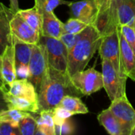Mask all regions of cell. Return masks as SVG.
I'll return each mask as SVG.
<instances>
[{
    "instance_id": "obj_17",
    "label": "cell",
    "mask_w": 135,
    "mask_h": 135,
    "mask_svg": "<svg viewBox=\"0 0 135 135\" xmlns=\"http://www.w3.org/2000/svg\"><path fill=\"white\" fill-rule=\"evenodd\" d=\"M2 99L6 104L7 108H15L30 113H39L40 108L38 103L29 101L25 98L11 95L8 90L2 93Z\"/></svg>"
},
{
    "instance_id": "obj_30",
    "label": "cell",
    "mask_w": 135,
    "mask_h": 135,
    "mask_svg": "<svg viewBox=\"0 0 135 135\" xmlns=\"http://www.w3.org/2000/svg\"><path fill=\"white\" fill-rule=\"evenodd\" d=\"M55 135L72 134L74 132V126L69 119H66L62 124L55 125Z\"/></svg>"
},
{
    "instance_id": "obj_31",
    "label": "cell",
    "mask_w": 135,
    "mask_h": 135,
    "mask_svg": "<svg viewBox=\"0 0 135 135\" xmlns=\"http://www.w3.org/2000/svg\"><path fill=\"white\" fill-rule=\"evenodd\" d=\"M0 135H21L19 127H15L9 123H0Z\"/></svg>"
},
{
    "instance_id": "obj_4",
    "label": "cell",
    "mask_w": 135,
    "mask_h": 135,
    "mask_svg": "<svg viewBox=\"0 0 135 135\" xmlns=\"http://www.w3.org/2000/svg\"><path fill=\"white\" fill-rule=\"evenodd\" d=\"M39 43L45 48L48 66L59 71L67 73L69 51L64 44L58 38L42 35Z\"/></svg>"
},
{
    "instance_id": "obj_2",
    "label": "cell",
    "mask_w": 135,
    "mask_h": 135,
    "mask_svg": "<svg viewBox=\"0 0 135 135\" xmlns=\"http://www.w3.org/2000/svg\"><path fill=\"white\" fill-rule=\"evenodd\" d=\"M103 36L93 25H89L82 32L68 54L67 74L70 76L82 71L99 50Z\"/></svg>"
},
{
    "instance_id": "obj_32",
    "label": "cell",
    "mask_w": 135,
    "mask_h": 135,
    "mask_svg": "<svg viewBox=\"0 0 135 135\" xmlns=\"http://www.w3.org/2000/svg\"><path fill=\"white\" fill-rule=\"evenodd\" d=\"M70 2L65 0H45L44 9V11L47 12H54L55 9L60 5H69Z\"/></svg>"
},
{
    "instance_id": "obj_40",
    "label": "cell",
    "mask_w": 135,
    "mask_h": 135,
    "mask_svg": "<svg viewBox=\"0 0 135 135\" xmlns=\"http://www.w3.org/2000/svg\"><path fill=\"white\" fill-rule=\"evenodd\" d=\"M0 111H1V110H0Z\"/></svg>"
},
{
    "instance_id": "obj_19",
    "label": "cell",
    "mask_w": 135,
    "mask_h": 135,
    "mask_svg": "<svg viewBox=\"0 0 135 135\" xmlns=\"http://www.w3.org/2000/svg\"><path fill=\"white\" fill-rule=\"evenodd\" d=\"M119 25L132 26L135 18V0H117Z\"/></svg>"
},
{
    "instance_id": "obj_8",
    "label": "cell",
    "mask_w": 135,
    "mask_h": 135,
    "mask_svg": "<svg viewBox=\"0 0 135 135\" xmlns=\"http://www.w3.org/2000/svg\"><path fill=\"white\" fill-rule=\"evenodd\" d=\"M109 109L119 120L123 134L131 135L135 126V109L129 101L127 95L120 97L113 101Z\"/></svg>"
},
{
    "instance_id": "obj_34",
    "label": "cell",
    "mask_w": 135,
    "mask_h": 135,
    "mask_svg": "<svg viewBox=\"0 0 135 135\" xmlns=\"http://www.w3.org/2000/svg\"><path fill=\"white\" fill-rule=\"evenodd\" d=\"M9 9L13 13H16L20 9L18 0H9Z\"/></svg>"
},
{
    "instance_id": "obj_22",
    "label": "cell",
    "mask_w": 135,
    "mask_h": 135,
    "mask_svg": "<svg viewBox=\"0 0 135 135\" xmlns=\"http://www.w3.org/2000/svg\"><path fill=\"white\" fill-rule=\"evenodd\" d=\"M59 106L63 107L66 110L74 113L75 115L78 114H87L89 109L86 105L82 102L81 97L67 95L65 96L61 100Z\"/></svg>"
},
{
    "instance_id": "obj_27",
    "label": "cell",
    "mask_w": 135,
    "mask_h": 135,
    "mask_svg": "<svg viewBox=\"0 0 135 135\" xmlns=\"http://www.w3.org/2000/svg\"><path fill=\"white\" fill-rule=\"evenodd\" d=\"M53 119L55 122V125L62 124L66 119H70L73 115H75L74 113L66 110L62 106H57L53 110Z\"/></svg>"
},
{
    "instance_id": "obj_12",
    "label": "cell",
    "mask_w": 135,
    "mask_h": 135,
    "mask_svg": "<svg viewBox=\"0 0 135 135\" xmlns=\"http://www.w3.org/2000/svg\"><path fill=\"white\" fill-rule=\"evenodd\" d=\"M0 70L4 82L6 85L17 79L13 46H8L0 55Z\"/></svg>"
},
{
    "instance_id": "obj_28",
    "label": "cell",
    "mask_w": 135,
    "mask_h": 135,
    "mask_svg": "<svg viewBox=\"0 0 135 135\" xmlns=\"http://www.w3.org/2000/svg\"><path fill=\"white\" fill-rule=\"evenodd\" d=\"M119 29L126 41L135 54V31L134 28L129 25H123L119 26Z\"/></svg>"
},
{
    "instance_id": "obj_29",
    "label": "cell",
    "mask_w": 135,
    "mask_h": 135,
    "mask_svg": "<svg viewBox=\"0 0 135 135\" xmlns=\"http://www.w3.org/2000/svg\"><path fill=\"white\" fill-rule=\"evenodd\" d=\"M81 35V32L79 34H71V33H65L64 32L61 35V36L59 37V40L66 47L68 51H70L75 46V44L78 41Z\"/></svg>"
},
{
    "instance_id": "obj_9",
    "label": "cell",
    "mask_w": 135,
    "mask_h": 135,
    "mask_svg": "<svg viewBox=\"0 0 135 135\" xmlns=\"http://www.w3.org/2000/svg\"><path fill=\"white\" fill-rule=\"evenodd\" d=\"M29 78L28 81L34 85L38 92L44 75L48 67L47 54L43 44L38 43L32 47V52L28 63Z\"/></svg>"
},
{
    "instance_id": "obj_16",
    "label": "cell",
    "mask_w": 135,
    "mask_h": 135,
    "mask_svg": "<svg viewBox=\"0 0 135 135\" xmlns=\"http://www.w3.org/2000/svg\"><path fill=\"white\" fill-rule=\"evenodd\" d=\"M13 14L11 9L7 7L0 11V55L8 46L13 44L10 29V18Z\"/></svg>"
},
{
    "instance_id": "obj_35",
    "label": "cell",
    "mask_w": 135,
    "mask_h": 135,
    "mask_svg": "<svg viewBox=\"0 0 135 135\" xmlns=\"http://www.w3.org/2000/svg\"><path fill=\"white\" fill-rule=\"evenodd\" d=\"M44 4H45V0H35V5L34 6H36L39 12L41 13L44 9Z\"/></svg>"
},
{
    "instance_id": "obj_7",
    "label": "cell",
    "mask_w": 135,
    "mask_h": 135,
    "mask_svg": "<svg viewBox=\"0 0 135 135\" xmlns=\"http://www.w3.org/2000/svg\"><path fill=\"white\" fill-rule=\"evenodd\" d=\"M70 78L74 86L84 97L90 96L104 88L103 74L97 70L95 66L78 72Z\"/></svg>"
},
{
    "instance_id": "obj_33",
    "label": "cell",
    "mask_w": 135,
    "mask_h": 135,
    "mask_svg": "<svg viewBox=\"0 0 135 135\" xmlns=\"http://www.w3.org/2000/svg\"><path fill=\"white\" fill-rule=\"evenodd\" d=\"M17 79H28L29 78V67L28 66L21 65L16 67Z\"/></svg>"
},
{
    "instance_id": "obj_10",
    "label": "cell",
    "mask_w": 135,
    "mask_h": 135,
    "mask_svg": "<svg viewBox=\"0 0 135 135\" xmlns=\"http://www.w3.org/2000/svg\"><path fill=\"white\" fill-rule=\"evenodd\" d=\"M10 29L12 37L22 42L36 44L40 42V32L32 28L17 13L10 18Z\"/></svg>"
},
{
    "instance_id": "obj_37",
    "label": "cell",
    "mask_w": 135,
    "mask_h": 135,
    "mask_svg": "<svg viewBox=\"0 0 135 135\" xmlns=\"http://www.w3.org/2000/svg\"><path fill=\"white\" fill-rule=\"evenodd\" d=\"M6 7V6L5 5H3L2 2H0V11H1V10H3Z\"/></svg>"
},
{
    "instance_id": "obj_6",
    "label": "cell",
    "mask_w": 135,
    "mask_h": 135,
    "mask_svg": "<svg viewBox=\"0 0 135 135\" xmlns=\"http://www.w3.org/2000/svg\"><path fill=\"white\" fill-rule=\"evenodd\" d=\"M119 28V27L112 33L103 36L98 52L101 59H104L109 60L122 77L127 78L124 71L121 58Z\"/></svg>"
},
{
    "instance_id": "obj_1",
    "label": "cell",
    "mask_w": 135,
    "mask_h": 135,
    "mask_svg": "<svg viewBox=\"0 0 135 135\" xmlns=\"http://www.w3.org/2000/svg\"><path fill=\"white\" fill-rule=\"evenodd\" d=\"M37 93L40 112L43 110L52 111L59 105L65 96L84 97L74 86L67 73L59 71L49 66L44 75Z\"/></svg>"
},
{
    "instance_id": "obj_36",
    "label": "cell",
    "mask_w": 135,
    "mask_h": 135,
    "mask_svg": "<svg viewBox=\"0 0 135 135\" xmlns=\"http://www.w3.org/2000/svg\"><path fill=\"white\" fill-rule=\"evenodd\" d=\"M7 85H6V83L4 82L3 81V78H2V73H1V70H0V93H4L5 91L8 90Z\"/></svg>"
},
{
    "instance_id": "obj_25",
    "label": "cell",
    "mask_w": 135,
    "mask_h": 135,
    "mask_svg": "<svg viewBox=\"0 0 135 135\" xmlns=\"http://www.w3.org/2000/svg\"><path fill=\"white\" fill-rule=\"evenodd\" d=\"M36 127V118L31 114L24 117L19 123V129L21 135H35Z\"/></svg>"
},
{
    "instance_id": "obj_39",
    "label": "cell",
    "mask_w": 135,
    "mask_h": 135,
    "mask_svg": "<svg viewBox=\"0 0 135 135\" xmlns=\"http://www.w3.org/2000/svg\"><path fill=\"white\" fill-rule=\"evenodd\" d=\"M132 27L134 28V31H135V18H134V22H133V25H132Z\"/></svg>"
},
{
    "instance_id": "obj_23",
    "label": "cell",
    "mask_w": 135,
    "mask_h": 135,
    "mask_svg": "<svg viewBox=\"0 0 135 135\" xmlns=\"http://www.w3.org/2000/svg\"><path fill=\"white\" fill-rule=\"evenodd\" d=\"M32 28L35 30L38 31L41 34V28H42V19L40 13L36 6L32 8L26 9H19L17 12Z\"/></svg>"
},
{
    "instance_id": "obj_14",
    "label": "cell",
    "mask_w": 135,
    "mask_h": 135,
    "mask_svg": "<svg viewBox=\"0 0 135 135\" xmlns=\"http://www.w3.org/2000/svg\"><path fill=\"white\" fill-rule=\"evenodd\" d=\"M42 28L41 35L58 38L63 33V24L54 13V12L43 11L41 13Z\"/></svg>"
},
{
    "instance_id": "obj_18",
    "label": "cell",
    "mask_w": 135,
    "mask_h": 135,
    "mask_svg": "<svg viewBox=\"0 0 135 135\" xmlns=\"http://www.w3.org/2000/svg\"><path fill=\"white\" fill-rule=\"evenodd\" d=\"M99 123L111 135H124L121 125L109 108L103 110L97 116Z\"/></svg>"
},
{
    "instance_id": "obj_3",
    "label": "cell",
    "mask_w": 135,
    "mask_h": 135,
    "mask_svg": "<svg viewBox=\"0 0 135 135\" xmlns=\"http://www.w3.org/2000/svg\"><path fill=\"white\" fill-rule=\"evenodd\" d=\"M98 9L95 24L97 30L104 36L115 31L119 27L117 0H94Z\"/></svg>"
},
{
    "instance_id": "obj_21",
    "label": "cell",
    "mask_w": 135,
    "mask_h": 135,
    "mask_svg": "<svg viewBox=\"0 0 135 135\" xmlns=\"http://www.w3.org/2000/svg\"><path fill=\"white\" fill-rule=\"evenodd\" d=\"M33 45L34 44H27L13 38V46L14 51V59L16 67L21 65L28 66L32 52Z\"/></svg>"
},
{
    "instance_id": "obj_38",
    "label": "cell",
    "mask_w": 135,
    "mask_h": 135,
    "mask_svg": "<svg viewBox=\"0 0 135 135\" xmlns=\"http://www.w3.org/2000/svg\"><path fill=\"white\" fill-rule=\"evenodd\" d=\"M131 135H135V126L134 127V128H133V130H132V131H131Z\"/></svg>"
},
{
    "instance_id": "obj_20",
    "label": "cell",
    "mask_w": 135,
    "mask_h": 135,
    "mask_svg": "<svg viewBox=\"0 0 135 135\" xmlns=\"http://www.w3.org/2000/svg\"><path fill=\"white\" fill-rule=\"evenodd\" d=\"M37 127L35 135H55L53 112L51 110H43L36 118Z\"/></svg>"
},
{
    "instance_id": "obj_24",
    "label": "cell",
    "mask_w": 135,
    "mask_h": 135,
    "mask_svg": "<svg viewBox=\"0 0 135 135\" xmlns=\"http://www.w3.org/2000/svg\"><path fill=\"white\" fill-rule=\"evenodd\" d=\"M31 113L23 112L15 108H8L7 110L0 111V123L6 122L9 123L15 127H19L20 121L25 116Z\"/></svg>"
},
{
    "instance_id": "obj_11",
    "label": "cell",
    "mask_w": 135,
    "mask_h": 135,
    "mask_svg": "<svg viewBox=\"0 0 135 135\" xmlns=\"http://www.w3.org/2000/svg\"><path fill=\"white\" fill-rule=\"evenodd\" d=\"M71 17L78 19L88 25L95 26L98 9L94 0H79L70 2L68 5Z\"/></svg>"
},
{
    "instance_id": "obj_5",
    "label": "cell",
    "mask_w": 135,
    "mask_h": 135,
    "mask_svg": "<svg viewBox=\"0 0 135 135\" xmlns=\"http://www.w3.org/2000/svg\"><path fill=\"white\" fill-rule=\"evenodd\" d=\"M104 89L111 101L127 95L126 84L128 78L122 77L108 59H101Z\"/></svg>"
},
{
    "instance_id": "obj_26",
    "label": "cell",
    "mask_w": 135,
    "mask_h": 135,
    "mask_svg": "<svg viewBox=\"0 0 135 135\" xmlns=\"http://www.w3.org/2000/svg\"><path fill=\"white\" fill-rule=\"evenodd\" d=\"M89 25L85 22L70 17L67 20L66 23L63 24V33H71V34H79L82 32Z\"/></svg>"
},
{
    "instance_id": "obj_13",
    "label": "cell",
    "mask_w": 135,
    "mask_h": 135,
    "mask_svg": "<svg viewBox=\"0 0 135 135\" xmlns=\"http://www.w3.org/2000/svg\"><path fill=\"white\" fill-rule=\"evenodd\" d=\"M7 86L8 92L11 95L38 103V93L34 85L28 79H16Z\"/></svg>"
},
{
    "instance_id": "obj_15",
    "label": "cell",
    "mask_w": 135,
    "mask_h": 135,
    "mask_svg": "<svg viewBox=\"0 0 135 135\" xmlns=\"http://www.w3.org/2000/svg\"><path fill=\"white\" fill-rule=\"evenodd\" d=\"M119 44L121 50V58L123 61V65L124 68V71L128 78L131 79L133 81H135V54L123 34L119 28Z\"/></svg>"
}]
</instances>
